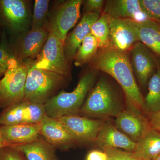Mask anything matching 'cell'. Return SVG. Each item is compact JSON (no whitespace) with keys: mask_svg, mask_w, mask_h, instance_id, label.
Masks as SVG:
<instances>
[{"mask_svg":"<svg viewBox=\"0 0 160 160\" xmlns=\"http://www.w3.org/2000/svg\"><path fill=\"white\" fill-rule=\"evenodd\" d=\"M153 160H160V156H159V157H158V158H156L155 159Z\"/></svg>","mask_w":160,"mask_h":160,"instance_id":"d590c367","label":"cell"},{"mask_svg":"<svg viewBox=\"0 0 160 160\" xmlns=\"http://www.w3.org/2000/svg\"><path fill=\"white\" fill-rule=\"evenodd\" d=\"M0 160H27L22 152L12 146L0 148Z\"/></svg>","mask_w":160,"mask_h":160,"instance_id":"f546056e","label":"cell"},{"mask_svg":"<svg viewBox=\"0 0 160 160\" xmlns=\"http://www.w3.org/2000/svg\"><path fill=\"white\" fill-rule=\"evenodd\" d=\"M46 115L45 105L23 100L3 109L0 113V126L38 124Z\"/></svg>","mask_w":160,"mask_h":160,"instance_id":"9c48e42d","label":"cell"},{"mask_svg":"<svg viewBox=\"0 0 160 160\" xmlns=\"http://www.w3.org/2000/svg\"><path fill=\"white\" fill-rule=\"evenodd\" d=\"M133 153L139 160H153L160 156V132L151 128L136 142Z\"/></svg>","mask_w":160,"mask_h":160,"instance_id":"ffe728a7","label":"cell"},{"mask_svg":"<svg viewBox=\"0 0 160 160\" xmlns=\"http://www.w3.org/2000/svg\"><path fill=\"white\" fill-rule=\"evenodd\" d=\"M17 60L14 52L8 41L4 28L0 38V77L3 76Z\"/></svg>","mask_w":160,"mask_h":160,"instance_id":"484cf974","label":"cell"},{"mask_svg":"<svg viewBox=\"0 0 160 160\" xmlns=\"http://www.w3.org/2000/svg\"><path fill=\"white\" fill-rule=\"evenodd\" d=\"M103 12L114 19H128L137 22L149 19L139 0H108L105 2Z\"/></svg>","mask_w":160,"mask_h":160,"instance_id":"ac0fdd59","label":"cell"},{"mask_svg":"<svg viewBox=\"0 0 160 160\" xmlns=\"http://www.w3.org/2000/svg\"><path fill=\"white\" fill-rule=\"evenodd\" d=\"M59 120L72 136L77 145L94 142L106 121L79 115L63 117Z\"/></svg>","mask_w":160,"mask_h":160,"instance_id":"30bf717a","label":"cell"},{"mask_svg":"<svg viewBox=\"0 0 160 160\" xmlns=\"http://www.w3.org/2000/svg\"><path fill=\"white\" fill-rule=\"evenodd\" d=\"M148 118L152 129L160 132V109L156 113L149 115Z\"/></svg>","mask_w":160,"mask_h":160,"instance_id":"d6a6232c","label":"cell"},{"mask_svg":"<svg viewBox=\"0 0 160 160\" xmlns=\"http://www.w3.org/2000/svg\"><path fill=\"white\" fill-rule=\"evenodd\" d=\"M124 110L119 92L106 78L102 77L89 92L79 115L104 120L117 117Z\"/></svg>","mask_w":160,"mask_h":160,"instance_id":"7a4b0ae2","label":"cell"},{"mask_svg":"<svg viewBox=\"0 0 160 160\" xmlns=\"http://www.w3.org/2000/svg\"><path fill=\"white\" fill-rule=\"evenodd\" d=\"M88 64L92 70L105 72L117 82L125 93L126 109L148 115L144 98L132 68L130 52L109 47L99 49Z\"/></svg>","mask_w":160,"mask_h":160,"instance_id":"6da1fadb","label":"cell"},{"mask_svg":"<svg viewBox=\"0 0 160 160\" xmlns=\"http://www.w3.org/2000/svg\"><path fill=\"white\" fill-rule=\"evenodd\" d=\"M0 16L4 28L16 37L29 30L31 26L28 1L0 0Z\"/></svg>","mask_w":160,"mask_h":160,"instance_id":"ba28073f","label":"cell"},{"mask_svg":"<svg viewBox=\"0 0 160 160\" xmlns=\"http://www.w3.org/2000/svg\"><path fill=\"white\" fill-rule=\"evenodd\" d=\"M49 0H35L32 16L31 29L46 27L49 18Z\"/></svg>","mask_w":160,"mask_h":160,"instance_id":"4316f807","label":"cell"},{"mask_svg":"<svg viewBox=\"0 0 160 160\" xmlns=\"http://www.w3.org/2000/svg\"><path fill=\"white\" fill-rule=\"evenodd\" d=\"M32 60H17L0 80V108L5 109L24 100Z\"/></svg>","mask_w":160,"mask_h":160,"instance_id":"5b68a950","label":"cell"},{"mask_svg":"<svg viewBox=\"0 0 160 160\" xmlns=\"http://www.w3.org/2000/svg\"><path fill=\"white\" fill-rule=\"evenodd\" d=\"M33 65L38 69L56 72L71 80V65L65 56L64 43L51 33L39 55L33 60Z\"/></svg>","mask_w":160,"mask_h":160,"instance_id":"8992f818","label":"cell"},{"mask_svg":"<svg viewBox=\"0 0 160 160\" xmlns=\"http://www.w3.org/2000/svg\"><path fill=\"white\" fill-rule=\"evenodd\" d=\"M130 62L135 76L140 86L145 88L150 78L157 70V57L141 42H138L130 51Z\"/></svg>","mask_w":160,"mask_h":160,"instance_id":"7c38bea8","label":"cell"},{"mask_svg":"<svg viewBox=\"0 0 160 160\" xmlns=\"http://www.w3.org/2000/svg\"><path fill=\"white\" fill-rule=\"evenodd\" d=\"M7 146L4 142L3 141L2 137V134H1V129H0V148H2V147Z\"/></svg>","mask_w":160,"mask_h":160,"instance_id":"836d02e7","label":"cell"},{"mask_svg":"<svg viewBox=\"0 0 160 160\" xmlns=\"http://www.w3.org/2000/svg\"></svg>","mask_w":160,"mask_h":160,"instance_id":"8d00e7d4","label":"cell"},{"mask_svg":"<svg viewBox=\"0 0 160 160\" xmlns=\"http://www.w3.org/2000/svg\"><path fill=\"white\" fill-rule=\"evenodd\" d=\"M94 143L101 149L109 147L133 152L136 143L116 128L115 125L106 121L100 129Z\"/></svg>","mask_w":160,"mask_h":160,"instance_id":"d6986e66","label":"cell"},{"mask_svg":"<svg viewBox=\"0 0 160 160\" xmlns=\"http://www.w3.org/2000/svg\"><path fill=\"white\" fill-rule=\"evenodd\" d=\"M85 160H107V156L103 150L93 149L87 153Z\"/></svg>","mask_w":160,"mask_h":160,"instance_id":"1f68e13d","label":"cell"},{"mask_svg":"<svg viewBox=\"0 0 160 160\" xmlns=\"http://www.w3.org/2000/svg\"><path fill=\"white\" fill-rule=\"evenodd\" d=\"M98 72L88 71L80 78L73 91L61 90L45 103L46 114L58 119L67 116L79 115L89 92L94 86Z\"/></svg>","mask_w":160,"mask_h":160,"instance_id":"3957f363","label":"cell"},{"mask_svg":"<svg viewBox=\"0 0 160 160\" xmlns=\"http://www.w3.org/2000/svg\"><path fill=\"white\" fill-rule=\"evenodd\" d=\"M40 134L55 149L67 150L77 145L66 127L58 119L46 115L40 123Z\"/></svg>","mask_w":160,"mask_h":160,"instance_id":"9a60e30c","label":"cell"},{"mask_svg":"<svg viewBox=\"0 0 160 160\" xmlns=\"http://www.w3.org/2000/svg\"><path fill=\"white\" fill-rule=\"evenodd\" d=\"M110 17L102 12L99 18L92 26L90 32L97 40L99 49L109 47Z\"/></svg>","mask_w":160,"mask_h":160,"instance_id":"d4e9b609","label":"cell"},{"mask_svg":"<svg viewBox=\"0 0 160 160\" xmlns=\"http://www.w3.org/2000/svg\"><path fill=\"white\" fill-rule=\"evenodd\" d=\"M109 47L124 52H130L140 42L137 22L128 19L110 18Z\"/></svg>","mask_w":160,"mask_h":160,"instance_id":"4fadbf2b","label":"cell"},{"mask_svg":"<svg viewBox=\"0 0 160 160\" xmlns=\"http://www.w3.org/2000/svg\"><path fill=\"white\" fill-rule=\"evenodd\" d=\"M101 14L84 13L82 19L74 29L67 35L64 42V49L66 60L71 65L78 49L83 40L90 32L92 26L99 18Z\"/></svg>","mask_w":160,"mask_h":160,"instance_id":"2e32d148","label":"cell"},{"mask_svg":"<svg viewBox=\"0 0 160 160\" xmlns=\"http://www.w3.org/2000/svg\"><path fill=\"white\" fill-rule=\"evenodd\" d=\"M2 26H3L2 24V20H1V16H0V27H2Z\"/></svg>","mask_w":160,"mask_h":160,"instance_id":"e575fe53","label":"cell"},{"mask_svg":"<svg viewBox=\"0 0 160 160\" xmlns=\"http://www.w3.org/2000/svg\"><path fill=\"white\" fill-rule=\"evenodd\" d=\"M12 147L22 152L27 160H59L55 149L41 137L32 142Z\"/></svg>","mask_w":160,"mask_h":160,"instance_id":"44dd1931","label":"cell"},{"mask_svg":"<svg viewBox=\"0 0 160 160\" xmlns=\"http://www.w3.org/2000/svg\"><path fill=\"white\" fill-rule=\"evenodd\" d=\"M69 81L56 72L37 68L32 60L26 79L24 100L45 105Z\"/></svg>","mask_w":160,"mask_h":160,"instance_id":"277c9868","label":"cell"},{"mask_svg":"<svg viewBox=\"0 0 160 160\" xmlns=\"http://www.w3.org/2000/svg\"><path fill=\"white\" fill-rule=\"evenodd\" d=\"M115 126L135 143L151 128L148 116L142 112L128 109H124L116 117Z\"/></svg>","mask_w":160,"mask_h":160,"instance_id":"5bb4252c","label":"cell"},{"mask_svg":"<svg viewBox=\"0 0 160 160\" xmlns=\"http://www.w3.org/2000/svg\"><path fill=\"white\" fill-rule=\"evenodd\" d=\"M83 2L82 0L64 1L56 6L49 16L46 27L63 43L69 30L79 20Z\"/></svg>","mask_w":160,"mask_h":160,"instance_id":"52a82bcc","label":"cell"},{"mask_svg":"<svg viewBox=\"0 0 160 160\" xmlns=\"http://www.w3.org/2000/svg\"><path fill=\"white\" fill-rule=\"evenodd\" d=\"M148 93L144 98L148 115L160 109V63L148 83Z\"/></svg>","mask_w":160,"mask_h":160,"instance_id":"603a6c76","label":"cell"},{"mask_svg":"<svg viewBox=\"0 0 160 160\" xmlns=\"http://www.w3.org/2000/svg\"><path fill=\"white\" fill-rule=\"evenodd\" d=\"M49 33L47 27H45L31 29L16 37L14 42L10 45L17 60H35L42 51Z\"/></svg>","mask_w":160,"mask_h":160,"instance_id":"8fae6325","label":"cell"},{"mask_svg":"<svg viewBox=\"0 0 160 160\" xmlns=\"http://www.w3.org/2000/svg\"><path fill=\"white\" fill-rule=\"evenodd\" d=\"M139 2L148 18L160 23V0H139Z\"/></svg>","mask_w":160,"mask_h":160,"instance_id":"83f0119b","label":"cell"},{"mask_svg":"<svg viewBox=\"0 0 160 160\" xmlns=\"http://www.w3.org/2000/svg\"><path fill=\"white\" fill-rule=\"evenodd\" d=\"M3 141L7 146H15L34 142L41 136L40 123L0 126Z\"/></svg>","mask_w":160,"mask_h":160,"instance_id":"e0dca14e","label":"cell"},{"mask_svg":"<svg viewBox=\"0 0 160 160\" xmlns=\"http://www.w3.org/2000/svg\"><path fill=\"white\" fill-rule=\"evenodd\" d=\"M107 156V160H139L133 152L109 147L103 148Z\"/></svg>","mask_w":160,"mask_h":160,"instance_id":"f1b7e54d","label":"cell"},{"mask_svg":"<svg viewBox=\"0 0 160 160\" xmlns=\"http://www.w3.org/2000/svg\"><path fill=\"white\" fill-rule=\"evenodd\" d=\"M105 1L103 0H86L83 1L82 5L84 13H98L101 14Z\"/></svg>","mask_w":160,"mask_h":160,"instance_id":"4dcf8cb0","label":"cell"},{"mask_svg":"<svg viewBox=\"0 0 160 160\" xmlns=\"http://www.w3.org/2000/svg\"><path fill=\"white\" fill-rule=\"evenodd\" d=\"M137 24L140 42L160 59V23L147 19Z\"/></svg>","mask_w":160,"mask_h":160,"instance_id":"7402d4cb","label":"cell"},{"mask_svg":"<svg viewBox=\"0 0 160 160\" xmlns=\"http://www.w3.org/2000/svg\"><path fill=\"white\" fill-rule=\"evenodd\" d=\"M98 49L97 40L92 34L89 33L77 51L73 60L75 66L79 67L89 63L94 58Z\"/></svg>","mask_w":160,"mask_h":160,"instance_id":"cb8c5ba5","label":"cell"}]
</instances>
